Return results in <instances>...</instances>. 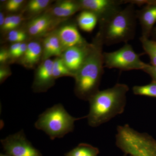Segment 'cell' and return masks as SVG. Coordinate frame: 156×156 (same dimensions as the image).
<instances>
[{
    "mask_svg": "<svg viewBox=\"0 0 156 156\" xmlns=\"http://www.w3.org/2000/svg\"><path fill=\"white\" fill-rule=\"evenodd\" d=\"M101 34L98 31L91 43L84 63L76 74L75 93L79 98L88 101L99 91L104 73L103 46Z\"/></svg>",
    "mask_w": 156,
    "mask_h": 156,
    "instance_id": "obj_1",
    "label": "cell"
},
{
    "mask_svg": "<svg viewBox=\"0 0 156 156\" xmlns=\"http://www.w3.org/2000/svg\"><path fill=\"white\" fill-rule=\"evenodd\" d=\"M129 90L128 85L117 83L96 92L89 100V110L86 117L89 126L96 128L123 113Z\"/></svg>",
    "mask_w": 156,
    "mask_h": 156,
    "instance_id": "obj_2",
    "label": "cell"
},
{
    "mask_svg": "<svg viewBox=\"0 0 156 156\" xmlns=\"http://www.w3.org/2000/svg\"><path fill=\"white\" fill-rule=\"evenodd\" d=\"M134 6L128 4L108 19L99 23V31L104 44H126L134 38L137 19Z\"/></svg>",
    "mask_w": 156,
    "mask_h": 156,
    "instance_id": "obj_3",
    "label": "cell"
},
{
    "mask_svg": "<svg viewBox=\"0 0 156 156\" xmlns=\"http://www.w3.org/2000/svg\"><path fill=\"white\" fill-rule=\"evenodd\" d=\"M115 144L126 155L156 156V140L147 133L136 131L127 124L117 127Z\"/></svg>",
    "mask_w": 156,
    "mask_h": 156,
    "instance_id": "obj_4",
    "label": "cell"
},
{
    "mask_svg": "<svg viewBox=\"0 0 156 156\" xmlns=\"http://www.w3.org/2000/svg\"><path fill=\"white\" fill-rule=\"evenodd\" d=\"M83 118L72 116L60 104H56L47 109L40 115L35 127L41 130L52 140L62 138L73 131L74 124Z\"/></svg>",
    "mask_w": 156,
    "mask_h": 156,
    "instance_id": "obj_5",
    "label": "cell"
},
{
    "mask_svg": "<svg viewBox=\"0 0 156 156\" xmlns=\"http://www.w3.org/2000/svg\"><path fill=\"white\" fill-rule=\"evenodd\" d=\"M140 55L134 51L131 45L126 43L119 50L112 52H104V67L123 71L143 70L147 63L140 59Z\"/></svg>",
    "mask_w": 156,
    "mask_h": 156,
    "instance_id": "obj_6",
    "label": "cell"
},
{
    "mask_svg": "<svg viewBox=\"0 0 156 156\" xmlns=\"http://www.w3.org/2000/svg\"><path fill=\"white\" fill-rule=\"evenodd\" d=\"M1 143L6 154L11 156H42L26 137L23 131H20L1 140Z\"/></svg>",
    "mask_w": 156,
    "mask_h": 156,
    "instance_id": "obj_7",
    "label": "cell"
},
{
    "mask_svg": "<svg viewBox=\"0 0 156 156\" xmlns=\"http://www.w3.org/2000/svg\"><path fill=\"white\" fill-rule=\"evenodd\" d=\"M82 11H90L97 16L99 23L104 22L122 9L124 0H81Z\"/></svg>",
    "mask_w": 156,
    "mask_h": 156,
    "instance_id": "obj_8",
    "label": "cell"
},
{
    "mask_svg": "<svg viewBox=\"0 0 156 156\" xmlns=\"http://www.w3.org/2000/svg\"><path fill=\"white\" fill-rule=\"evenodd\" d=\"M53 64V60L48 58L44 60L37 69L33 84L34 92H46L54 85Z\"/></svg>",
    "mask_w": 156,
    "mask_h": 156,
    "instance_id": "obj_9",
    "label": "cell"
},
{
    "mask_svg": "<svg viewBox=\"0 0 156 156\" xmlns=\"http://www.w3.org/2000/svg\"><path fill=\"white\" fill-rule=\"evenodd\" d=\"M91 44L68 48L62 55L64 64L75 76L83 65L90 49Z\"/></svg>",
    "mask_w": 156,
    "mask_h": 156,
    "instance_id": "obj_10",
    "label": "cell"
},
{
    "mask_svg": "<svg viewBox=\"0 0 156 156\" xmlns=\"http://www.w3.org/2000/svg\"><path fill=\"white\" fill-rule=\"evenodd\" d=\"M56 33L60 41L62 52L69 48L89 44L81 36L75 24L63 26L58 29Z\"/></svg>",
    "mask_w": 156,
    "mask_h": 156,
    "instance_id": "obj_11",
    "label": "cell"
},
{
    "mask_svg": "<svg viewBox=\"0 0 156 156\" xmlns=\"http://www.w3.org/2000/svg\"><path fill=\"white\" fill-rule=\"evenodd\" d=\"M62 19L45 14L34 18L29 23L27 30L32 36H40L51 31Z\"/></svg>",
    "mask_w": 156,
    "mask_h": 156,
    "instance_id": "obj_12",
    "label": "cell"
},
{
    "mask_svg": "<svg viewBox=\"0 0 156 156\" xmlns=\"http://www.w3.org/2000/svg\"><path fill=\"white\" fill-rule=\"evenodd\" d=\"M136 17L141 28V37L149 38L156 23V0L136 11Z\"/></svg>",
    "mask_w": 156,
    "mask_h": 156,
    "instance_id": "obj_13",
    "label": "cell"
},
{
    "mask_svg": "<svg viewBox=\"0 0 156 156\" xmlns=\"http://www.w3.org/2000/svg\"><path fill=\"white\" fill-rule=\"evenodd\" d=\"M81 10L79 1H63L52 8L50 15L56 18L66 19Z\"/></svg>",
    "mask_w": 156,
    "mask_h": 156,
    "instance_id": "obj_14",
    "label": "cell"
},
{
    "mask_svg": "<svg viewBox=\"0 0 156 156\" xmlns=\"http://www.w3.org/2000/svg\"><path fill=\"white\" fill-rule=\"evenodd\" d=\"M43 54V49L41 44L32 41L27 44V49L21 58L23 65L27 68H33L39 62Z\"/></svg>",
    "mask_w": 156,
    "mask_h": 156,
    "instance_id": "obj_15",
    "label": "cell"
},
{
    "mask_svg": "<svg viewBox=\"0 0 156 156\" xmlns=\"http://www.w3.org/2000/svg\"><path fill=\"white\" fill-rule=\"evenodd\" d=\"M77 21L80 28L87 32L92 31L98 21L95 14L87 11H82L78 15Z\"/></svg>",
    "mask_w": 156,
    "mask_h": 156,
    "instance_id": "obj_16",
    "label": "cell"
},
{
    "mask_svg": "<svg viewBox=\"0 0 156 156\" xmlns=\"http://www.w3.org/2000/svg\"><path fill=\"white\" fill-rule=\"evenodd\" d=\"M99 150L86 143H81L65 154V156H98Z\"/></svg>",
    "mask_w": 156,
    "mask_h": 156,
    "instance_id": "obj_17",
    "label": "cell"
},
{
    "mask_svg": "<svg viewBox=\"0 0 156 156\" xmlns=\"http://www.w3.org/2000/svg\"><path fill=\"white\" fill-rule=\"evenodd\" d=\"M53 75L55 80L63 76L74 77L73 74L66 66L61 57H58L53 60Z\"/></svg>",
    "mask_w": 156,
    "mask_h": 156,
    "instance_id": "obj_18",
    "label": "cell"
},
{
    "mask_svg": "<svg viewBox=\"0 0 156 156\" xmlns=\"http://www.w3.org/2000/svg\"><path fill=\"white\" fill-rule=\"evenodd\" d=\"M140 40L144 50L150 58L151 65L156 66V41L143 37Z\"/></svg>",
    "mask_w": 156,
    "mask_h": 156,
    "instance_id": "obj_19",
    "label": "cell"
},
{
    "mask_svg": "<svg viewBox=\"0 0 156 156\" xmlns=\"http://www.w3.org/2000/svg\"><path fill=\"white\" fill-rule=\"evenodd\" d=\"M135 95L156 98V83L152 82L143 86H135L132 88Z\"/></svg>",
    "mask_w": 156,
    "mask_h": 156,
    "instance_id": "obj_20",
    "label": "cell"
},
{
    "mask_svg": "<svg viewBox=\"0 0 156 156\" xmlns=\"http://www.w3.org/2000/svg\"><path fill=\"white\" fill-rule=\"evenodd\" d=\"M50 2V0H31L27 5V10L31 14H37L44 11Z\"/></svg>",
    "mask_w": 156,
    "mask_h": 156,
    "instance_id": "obj_21",
    "label": "cell"
},
{
    "mask_svg": "<svg viewBox=\"0 0 156 156\" xmlns=\"http://www.w3.org/2000/svg\"><path fill=\"white\" fill-rule=\"evenodd\" d=\"M48 37L51 48V56L61 57L62 53L61 44L56 32L50 34Z\"/></svg>",
    "mask_w": 156,
    "mask_h": 156,
    "instance_id": "obj_22",
    "label": "cell"
},
{
    "mask_svg": "<svg viewBox=\"0 0 156 156\" xmlns=\"http://www.w3.org/2000/svg\"><path fill=\"white\" fill-rule=\"evenodd\" d=\"M27 37L25 32L16 29L9 32L7 36L8 41L13 43H22Z\"/></svg>",
    "mask_w": 156,
    "mask_h": 156,
    "instance_id": "obj_23",
    "label": "cell"
},
{
    "mask_svg": "<svg viewBox=\"0 0 156 156\" xmlns=\"http://www.w3.org/2000/svg\"><path fill=\"white\" fill-rule=\"evenodd\" d=\"M23 3V0H10L6 4L5 9L8 11L14 12L18 11Z\"/></svg>",
    "mask_w": 156,
    "mask_h": 156,
    "instance_id": "obj_24",
    "label": "cell"
},
{
    "mask_svg": "<svg viewBox=\"0 0 156 156\" xmlns=\"http://www.w3.org/2000/svg\"><path fill=\"white\" fill-rule=\"evenodd\" d=\"M143 71L150 76L152 82L156 83V66L147 64Z\"/></svg>",
    "mask_w": 156,
    "mask_h": 156,
    "instance_id": "obj_25",
    "label": "cell"
},
{
    "mask_svg": "<svg viewBox=\"0 0 156 156\" xmlns=\"http://www.w3.org/2000/svg\"><path fill=\"white\" fill-rule=\"evenodd\" d=\"M11 74V71L8 68L1 67L0 69V82L1 83L9 77Z\"/></svg>",
    "mask_w": 156,
    "mask_h": 156,
    "instance_id": "obj_26",
    "label": "cell"
},
{
    "mask_svg": "<svg viewBox=\"0 0 156 156\" xmlns=\"http://www.w3.org/2000/svg\"><path fill=\"white\" fill-rule=\"evenodd\" d=\"M27 44H26L25 43H21L19 49L17 52V53H15V55L13 56L12 58H21L23 55L25 53L27 49Z\"/></svg>",
    "mask_w": 156,
    "mask_h": 156,
    "instance_id": "obj_27",
    "label": "cell"
},
{
    "mask_svg": "<svg viewBox=\"0 0 156 156\" xmlns=\"http://www.w3.org/2000/svg\"><path fill=\"white\" fill-rule=\"evenodd\" d=\"M11 58L9 50L2 49L0 51V62L4 63L8 61L9 58Z\"/></svg>",
    "mask_w": 156,
    "mask_h": 156,
    "instance_id": "obj_28",
    "label": "cell"
},
{
    "mask_svg": "<svg viewBox=\"0 0 156 156\" xmlns=\"http://www.w3.org/2000/svg\"><path fill=\"white\" fill-rule=\"evenodd\" d=\"M21 43H13L11 45L9 50V53H10V55H11V58H13V56L15 55V53H17Z\"/></svg>",
    "mask_w": 156,
    "mask_h": 156,
    "instance_id": "obj_29",
    "label": "cell"
},
{
    "mask_svg": "<svg viewBox=\"0 0 156 156\" xmlns=\"http://www.w3.org/2000/svg\"><path fill=\"white\" fill-rule=\"evenodd\" d=\"M5 18L6 17H5L4 14L2 12H1V13H0V26H1V28L4 24Z\"/></svg>",
    "mask_w": 156,
    "mask_h": 156,
    "instance_id": "obj_30",
    "label": "cell"
},
{
    "mask_svg": "<svg viewBox=\"0 0 156 156\" xmlns=\"http://www.w3.org/2000/svg\"><path fill=\"white\" fill-rule=\"evenodd\" d=\"M151 35L152 36L154 40L156 41V26L154 27L152 32Z\"/></svg>",
    "mask_w": 156,
    "mask_h": 156,
    "instance_id": "obj_31",
    "label": "cell"
},
{
    "mask_svg": "<svg viewBox=\"0 0 156 156\" xmlns=\"http://www.w3.org/2000/svg\"><path fill=\"white\" fill-rule=\"evenodd\" d=\"M0 156H11L7 154H1V155H0Z\"/></svg>",
    "mask_w": 156,
    "mask_h": 156,
    "instance_id": "obj_32",
    "label": "cell"
},
{
    "mask_svg": "<svg viewBox=\"0 0 156 156\" xmlns=\"http://www.w3.org/2000/svg\"><path fill=\"white\" fill-rule=\"evenodd\" d=\"M125 156H126V154H125Z\"/></svg>",
    "mask_w": 156,
    "mask_h": 156,
    "instance_id": "obj_33",
    "label": "cell"
}]
</instances>
